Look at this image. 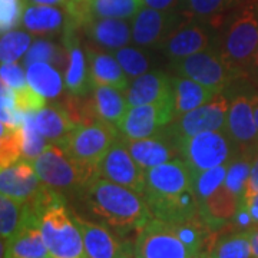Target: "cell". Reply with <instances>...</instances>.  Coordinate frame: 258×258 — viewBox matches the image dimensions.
<instances>
[{
    "mask_svg": "<svg viewBox=\"0 0 258 258\" xmlns=\"http://www.w3.org/2000/svg\"><path fill=\"white\" fill-rule=\"evenodd\" d=\"M145 201L152 217L185 222L198 215L194 172L182 158L145 169Z\"/></svg>",
    "mask_w": 258,
    "mask_h": 258,
    "instance_id": "obj_1",
    "label": "cell"
},
{
    "mask_svg": "<svg viewBox=\"0 0 258 258\" xmlns=\"http://www.w3.org/2000/svg\"><path fill=\"white\" fill-rule=\"evenodd\" d=\"M78 197L99 224L119 234L141 230L152 218L142 194L101 176L91 181Z\"/></svg>",
    "mask_w": 258,
    "mask_h": 258,
    "instance_id": "obj_2",
    "label": "cell"
},
{
    "mask_svg": "<svg viewBox=\"0 0 258 258\" xmlns=\"http://www.w3.org/2000/svg\"><path fill=\"white\" fill-rule=\"evenodd\" d=\"M210 228L197 217L185 222H168L152 217L138 230V258L204 257V241Z\"/></svg>",
    "mask_w": 258,
    "mask_h": 258,
    "instance_id": "obj_3",
    "label": "cell"
},
{
    "mask_svg": "<svg viewBox=\"0 0 258 258\" xmlns=\"http://www.w3.org/2000/svg\"><path fill=\"white\" fill-rule=\"evenodd\" d=\"M39 217V227L49 254L56 258H88L74 212L66 207L63 194L43 184L30 200Z\"/></svg>",
    "mask_w": 258,
    "mask_h": 258,
    "instance_id": "obj_4",
    "label": "cell"
},
{
    "mask_svg": "<svg viewBox=\"0 0 258 258\" xmlns=\"http://www.w3.org/2000/svg\"><path fill=\"white\" fill-rule=\"evenodd\" d=\"M218 52L231 69L247 76L258 49V0H241L224 20Z\"/></svg>",
    "mask_w": 258,
    "mask_h": 258,
    "instance_id": "obj_5",
    "label": "cell"
},
{
    "mask_svg": "<svg viewBox=\"0 0 258 258\" xmlns=\"http://www.w3.org/2000/svg\"><path fill=\"white\" fill-rule=\"evenodd\" d=\"M40 181L59 192L81 194L98 176V171L79 164L57 144H47L43 152L32 161Z\"/></svg>",
    "mask_w": 258,
    "mask_h": 258,
    "instance_id": "obj_6",
    "label": "cell"
},
{
    "mask_svg": "<svg viewBox=\"0 0 258 258\" xmlns=\"http://www.w3.org/2000/svg\"><path fill=\"white\" fill-rule=\"evenodd\" d=\"M119 137V131L115 125L95 119L78 123L56 144L79 164L98 171V165Z\"/></svg>",
    "mask_w": 258,
    "mask_h": 258,
    "instance_id": "obj_7",
    "label": "cell"
},
{
    "mask_svg": "<svg viewBox=\"0 0 258 258\" xmlns=\"http://www.w3.org/2000/svg\"><path fill=\"white\" fill-rule=\"evenodd\" d=\"M181 158L194 174L230 164L238 155L237 148L225 129L207 131L176 142Z\"/></svg>",
    "mask_w": 258,
    "mask_h": 258,
    "instance_id": "obj_8",
    "label": "cell"
},
{
    "mask_svg": "<svg viewBox=\"0 0 258 258\" xmlns=\"http://www.w3.org/2000/svg\"><path fill=\"white\" fill-rule=\"evenodd\" d=\"M172 69L176 75L189 78L218 93L224 92L234 81L241 78L222 59L220 52L212 49L172 62Z\"/></svg>",
    "mask_w": 258,
    "mask_h": 258,
    "instance_id": "obj_9",
    "label": "cell"
},
{
    "mask_svg": "<svg viewBox=\"0 0 258 258\" xmlns=\"http://www.w3.org/2000/svg\"><path fill=\"white\" fill-rule=\"evenodd\" d=\"M231 99L225 92L217 93L211 101L178 116L168 126L166 132L175 142L207 131H222L227 128Z\"/></svg>",
    "mask_w": 258,
    "mask_h": 258,
    "instance_id": "obj_10",
    "label": "cell"
},
{
    "mask_svg": "<svg viewBox=\"0 0 258 258\" xmlns=\"http://www.w3.org/2000/svg\"><path fill=\"white\" fill-rule=\"evenodd\" d=\"M258 92L241 91L231 98L225 131L232 139L238 155L258 154V129L254 116V105Z\"/></svg>",
    "mask_w": 258,
    "mask_h": 258,
    "instance_id": "obj_11",
    "label": "cell"
},
{
    "mask_svg": "<svg viewBox=\"0 0 258 258\" xmlns=\"http://www.w3.org/2000/svg\"><path fill=\"white\" fill-rule=\"evenodd\" d=\"M185 19L178 9L157 10L144 6L131 19L132 43L139 47L161 46Z\"/></svg>",
    "mask_w": 258,
    "mask_h": 258,
    "instance_id": "obj_12",
    "label": "cell"
},
{
    "mask_svg": "<svg viewBox=\"0 0 258 258\" xmlns=\"http://www.w3.org/2000/svg\"><path fill=\"white\" fill-rule=\"evenodd\" d=\"M215 37L210 20L186 18L161 45L164 55L175 62L186 56L211 49Z\"/></svg>",
    "mask_w": 258,
    "mask_h": 258,
    "instance_id": "obj_13",
    "label": "cell"
},
{
    "mask_svg": "<svg viewBox=\"0 0 258 258\" xmlns=\"http://www.w3.org/2000/svg\"><path fill=\"white\" fill-rule=\"evenodd\" d=\"M175 119L174 102L129 106L118 123L120 137L128 139L148 138L158 134Z\"/></svg>",
    "mask_w": 258,
    "mask_h": 258,
    "instance_id": "obj_14",
    "label": "cell"
},
{
    "mask_svg": "<svg viewBox=\"0 0 258 258\" xmlns=\"http://www.w3.org/2000/svg\"><path fill=\"white\" fill-rule=\"evenodd\" d=\"M98 176L126 186L142 195L145 192V171L131 155L120 137L109 148L98 165Z\"/></svg>",
    "mask_w": 258,
    "mask_h": 258,
    "instance_id": "obj_15",
    "label": "cell"
},
{
    "mask_svg": "<svg viewBox=\"0 0 258 258\" xmlns=\"http://www.w3.org/2000/svg\"><path fill=\"white\" fill-rule=\"evenodd\" d=\"M120 138L128 148L131 155L144 171L148 168L161 165L168 161L181 158L178 144L175 142V139L166 132L165 128L148 138L128 139L123 137Z\"/></svg>",
    "mask_w": 258,
    "mask_h": 258,
    "instance_id": "obj_16",
    "label": "cell"
},
{
    "mask_svg": "<svg viewBox=\"0 0 258 258\" xmlns=\"http://www.w3.org/2000/svg\"><path fill=\"white\" fill-rule=\"evenodd\" d=\"M50 255L42 231L39 217L32 204V212L26 222L9 241L2 240V258H43Z\"/></svg>",
    "mask_w": 258,
    "mask_h": 258,
    "instance_id": "obj_17",
    "label": "cell"
},
{
    "mask_svg": "<svg viewBox=\"0 0 258 258\" xmlns=\"http://www.w3.org/2000/svg\"><path fill=\"white\" fill-rule=\"evenodd\" d=\"M43 182L35 171V166L26 159L2 166L0 194L19 201H30L42 189Z\"/></svg>",
    "mask_w": 258,
    "mask_h": 258,
    "instance_id": "obj_18",
    "label": "cell"
},
{
    "mask_svg": "<svg viewBox=\"0 0 258 258\" xmlns=\"http://www.w3.org/2000/svg\"><path fill=\"white\" fill-rule=\"evenodd\" d=\"M125 96L129 106L174 102L172 78L161 71H149L135 79H131Z\"/></svg>",
    "mask_w": 258,
    "mask_h": 258,
    "instance_id": "obj_19",
    "label": "cell"
},
{
    "mask_svg": "<svg viewBox=\"0 0 258 258\" xmlns=\"http://www.w3.org/2000/svg\"><path fill=\"white\" fill-rule=\"evenodd\" d=\"M72 29L66 32V47H68V60L64 69V89L72 96H86L93 91V82L91 78V69L88 63L86 50H83L78 40L75 39Z\"/></svg>",
    "mask_w": 258,
    "mask_h": 258,
    "instance_id": "obj_20",
    "label": "cell"
},
{
    "mask_svg": "<svg viewBox=\"0 0 258 258\" xmlns=\"http://www.w3.org/2000/svg\"><path fill=\"white\" fill-rule=\"evenodd\" d=\"M75 221L82 234L83 247L88 258H115L119 254L123 245L112 234V231L99 222H92L76 215Z\"/></svg>",
    "mask_w": 258,
    "mask_h": 258,
    "instance_id": "obj_21",
    "label": "cell"
},
{
    "mask_svg": "<svg viewBox=\"0 0 258 258\" xmlns=\"http://www.w3.org/2000/svg\"><path fill=\"white\" fill-rule=\"evenodd\" d=\"M83 29L96 46L108 49L109 52L128 46L132 42L131 23L126 19L93 18L83 25Z\"/></svg>",
    "mask_w": 258,
    "mask_h": 258,
    "instance_id": "obj_22",
    "label": "cell"
},
{
    "mask_svg": "<svg viewBox=\"0 0 258 258\" xmlns=\"http://www.w3.org/2000/svg\"><path fill=\"white\" fill-rule=\"evenodd\" d=\"M240 208V200L230 189L221 185L217 191L198 203V215L210 230H220L234 221Z\"/></svg>",
    "mask_w": 258,
    "mask_h": 258,
    "instance_id": "obj_23",
    "label": "cell"
},
{
    "mask_svg": "<svg viewBox=\"0 0 258 258\" xmlns=\"http://www.w3.org/2000/svg\"><path fill=\"white\" fill-rule=\"evenodd\" d=\"M86 56L93 86H112L122 92L128 89L131 79L123 72L122 66L111 52L106 53L93 49H86Z\"/></svg>",
    "mask_w": 258,
    "mask_h": 258,
    "instance_id": "obj_24",
    "label": "cell"
},
{
    "mask_svg": "<svg viewBox=\"0 0 258 258\" xmlns=\"http://www.w3.org/2000/svg\"><path fill=\"white\" fill-rule=\"evenodd\" d=\"M66 19V10L60 9V6L26 5L20 25L30 35L46 36L53 35L63 28Z\"/></svg>",
    "mask_w": 258,
    "mask_h": 258,
    "instance_id": "obj_25",
    "label": "cell"
},
{
    "mask_svg": "<svg viewBox=\"0 0 258 258\" xmlns=\"http://www.w3.org/2000/svg\"><path fill=\"white\" fill-rule=\"evenodd\" d=\"M218 92L207 88L205 85L195 82L185 76H172V101L175 118L182 116L208 101H211ZM221 93V92H220Z\"/></svg>",
    "mask_w": 258,
    "mask_h": 258,
    "instance_id": "obj_26",
    "label": "cell"
},
{
    "mask_svg": "<svg viewBox=\"0 0 258 258\" xmlns=\"http://www.w3.org/2000/svg\"><path fill=\"white\" fill-rule=\"evenodd\" d=\"M33 118L36 128L49 144L59 142L78 125L66 106L57 103L46 105L40 111L33 113Z\"/></svg>",
    "mask_w": 258,
    "mask_h": 258,
    "instance_id": "obj_27",
    "label": "cell"
},
{
    "mask_svg": "<svg viewBox=\"0 0 258 258\" xmlns=\"http://www.w3.org/2000/svg\"><path fill=\"white\" fill-rule=\"evenodd\" d=\"M91 105L96 119L109 122L115 126H118L129 108L125 92L112 86H95Z\"/></svg>",
    "mask_w": 258,
    "mask_h": 258,
    "instance_id": "obj_28",
    "label": "cell"
},
{
    "mask_svg": "<svg viewBox=\"0 0 258 258\" xmlns=\"http://www.w3.org/2000/svg\"><path fill=\"white\" fill-rule=\"evenodd\" d=\"M28 83L46 99L57 98L64 89V79L50 62H33L26 66Z\"/></svg>",
    "mask_w": 258,
    "mask_h": 258,
    "instance_id": "obj_29",
    "label": "cell"
},
{
    "mask_svg": "<svg viewBox=\"0 0 258 258\" xmlns=\"http://www.w3.org/2000/svg\"><path fill=\"white\" fill-rule=\"evenodd\" d=\"M32 212L30 201H19L0 194V235L2 240L9 241L26 222Z\"/></svg>",
    "mask_w": 258,
    "mask_h": 258,
    "instance_id": "obj_30",
    "label": "cell"
},
{
    "mask_svg": "<svg viewBox=\"0 0 258 258\" xmlns=\"http://www.w3.org/2000/svg\"><path fill=\"white\" fill-rule=\"evenodd\" d=\"M241 0H181L178 10L189 19L214 20L230 13Z\"/></svg>",
    "mask_w": 258,
    "mask_h": 258,
    "instance_id": "obj_31",
    "label": "cell"
},
{
    "mask_svg": "<svg viewBox=\"0 0 258 258\" xmlns=\"http://www.w3.org/2000/svg\"><path fill=\"white\" fill-rule=\"evenodd\" d=\"M204 258H252L249 228L221 238Z\"/></svg>",
    "mask_w": 258,
    "mask_h": 258,
    "instance_id": "obj_32",
    "label": "cell"
},
{
    "mask_svg": "<svg viewBox=\"0 0 258 258\" xmlns=\"http://www.w3.org/2000/svg\"><path fill=\"white\" fill-rule=\"evenodd\" d=\"M32 46V35L25 29H12L2 33L0 57L2 64L18 63Z\"/></svg>",
    "mask_w": 258,
    "mask_h": 258,
    "instance_id": "obj_33",
    "label": "cell"
},
{
    "mask_svg": "<svg viewBox=\"0 0 258 258\" xmlns=\"http://www.w3.org/2000/svg\"><path fill=\"white\" fill-rule=\"evenodd\" d=\"M144 8V0H89L92 18L131 20Z\"/></svg>",
    "mask_w": 258,
    "mask_h": 258,
    "instance_id": "obj_34",
    "label": "cell"
},
{
    "mask_svg": "<svg viewBox=\"0 0 258 258\" xmlns=\"http://www.w3.org/2000/svg\"><path fill=\"white\" fill-rule=\"evenodd\" d=\"M2 96L8 98L10 103L16 108V111L23 115L36 113L46 106V98L35 91L29 83L15 89L2 85Z\"/></svg>",
    "mask_w": 258,
    "mask_h": 258,
    "instance_id": "obj_35",
    "label": "cell"
},
{
    "mask_svg": "<svg viewBox=\"0 0 258 258\" xmlns=\"http://www.w3.org/2000/svg\"><path fill=\"white\" fill-rule=\"evenodd\" d=\"M112 55L116 57V60L122 66L123 72L128 75L129 79H135L141 75L149 72L151 59L147 50L141 49L137 45L134 46H123L116 50H112Z\"/></svg>",
    "mask_w": 258,
    "mask_h": 258,
    "instance_id": "obj_36",
    "label": "cell"
},
{
    "mask_svg": "<svg viewBox=\"0 0 258 258\" xmlns=\"http://www.w3.org/2000/svg\"><path fill=\"white\" fill-rule=\"evenodd\" d=\"M47 144L46 138L36 128L33 113L26 115L22 125V159H26L29 162L35 161L43 152Z\"/></svg>",
    "mask_w": 258,
    "mask_h": 258,
    "instance_id": "obj_37",
    "label": "cell"
},
{
    "mask_svg": "<svg viewBox=\"0 0 258 258\" xmlns=\"http://www.w3.org/2000/svg\"><path fill=\"white\" fill-rule=\"evenodd\" d=\"M257 157V155H255ZM252 155H237L228 165L227 169V176L224 185L234 194L241 201L242 194L245 189V184L249 175V169L252 165L254 158Z\"/></svg>",
    "mask_w": 258,
    "mask_h": 258,
    "instance_id": "obj_38",
    "label": "cell"
},
{
    "mask_svg": "<svg viewBox=\"0 0 258 258\" xmlns=\"http://www.w3.org/2000/svg\"><path fill=\"white\" fill-rule=\"evenodd\" d=\"M228 165L230 164L194 174V188H195L198 203H201L207 197H210L214 191H217L221 185H224Z\"/></svg>",
    "mask_w": 258,
    "mask_h": 258,
    "instance_id": "obj_39",
    "label": "cell"
},
{
    "mask_svg": "<svg viewBox=\"0 0 258 258\" xmlns=\"http://www.w3.org/2000/svg\"><path fill=\"white\" fill-rule=\"evenodd\" d=\"M23 125V123H22ZM0 162L8 166L22 159V126L13 129L2 128Z\"/></svg>",
    "mask_w": 258,
    "mask_h": 258,
    "instance_id": "obj_40",
    "label": "cell"
},
{
    "mask_svg": "<svg viewBox=\"0 0 258 258\" xmlns=\"http://www.w3.org/2000/svg\"><path fill=\"white\" fill-rule=\"evenodd\" d=\"M55 52V46L49 40L40 39V40L33 42L26 56H25V68L29 63H33V62H50L52 63L56 57Z\"/></svg>",
    "mask_w": 258,
    "mask_h": 258,
    "instance_id": "obj_41",
    "label": "cell"
},
{
    "mask_svg": "<svg viewBox=\"0 0 258 258\" xmlns=\"http://www.w3.org/2000/svg\"><path fill=\"white\" fill-rule=\"evenodd\" d=\"M2 85L8 88H20L28 83L26 69L19 63L2 64Z\"/></svg>",
    "mask_w": 258,
    "mask_h": 258,
    "instance_id": "obj_42",
    "label": "cell"
},
{
    "mask_svg": "<svg viewBox=\"0 0 258 258\" xmlns=\"http://www.w3.org/2000/svg\"><path fill=\"white\" fill-rule=\"evenodd\" d=\"M257 192H258V154H257V157L254 158L252 165H251V169H249L248 179H247L245 189H244L242 198H241V201H240V208H238V212L244 211V210L248 207L249 203L252 201V198L255 197V194Z\"/></svg>",
    "mask_w": 258,
    "mask_h": 258,
    "instance_id": "obj_43",
    "label": "cell"
},
{
    "mask_svg": "<svg viewBox=\"0 0 258 258\" xmlns=\"http://www.w3.org/2000/svg\"><path fill=\"white\" fill-rule=\"evenodd\" d=\"M234 221H237L242 227H248V225L258 227V192L244 211L237 212Z\"/></svg>",
    "mask_w": 258,
    "mask_h": 258,
    "instance_id": "obj_44",
    "label": "cell"
},
{
    "mask_svg": "<svg viewBox=\"0 0 258 258\" xmlns=\"http://www.w3.org/2000/svg\"><path fill=\"white\" fill-rule=\"evenodd\" d=\"M181 0H144V6L157 10L178 9Z\"/></svg>",
    "mask_w": 258,
    "mask_h": 258,
    "instance_id": "obj_45",
    "label": "cell"
},
{
    "mask_svg": "<svg viewBox=\"0 0 258 258\" xmlns=\"http://www.w3.org/2000/svg\"><path fill=\"white\" fill-rule=\"evenodd\" d=\"M247 76H249V78H251V81L258 86V49L255 50V53H254L252 59H251V62H249L248 71H247Z\"/></svg>",
    "mask_w": 258,
    "mask_h": 258,
    "instance_id": "obj_46",
    "label": "cell"
},
{
    "mask_svg": "<svg viewBox=\"0 0 258 258\" xmlns=\"http://www.w3.org/2000/svg\"><path fill=\"white\" fill-rule=\"evenodd\" d=\"M26 5H42V6H64L68 0H25Z\"/></svg>",
    "mask_w": 258,
    "mask_h": 258,
    "instance_id": "obj_47",
    "label": "cell"
},
{
    "mask_svg": "<svg viewBox=\"0 0 258 258\" xmlns=\"http://www.w3.org/2000/svg\"><path fill=\"white\" fill-rule=\"evenodd\" d=\"M249 238H251L252 258H258V227L249 228Z\"/></svg>",
    "mask_w": 258,
    "mask_h": 258,
    "instance_id": "obj_48",
    "label": "cell"
},
{
    "mask_svg": "<svg viewBox=\"0 0 258 258\" xmlns=\"http://www.w3.org/2000/svg\"><path fill=\"white\" fill-rule=\"evenodd\" d=\"M115 258H138V255H137V249L132 248L129 244H125L122 251Z\"/></svg>",
    "mask_w": 258,
    "mask_h": 258,
    "instance_id": "obj_49",
    "label": "cell"
},
{
    "mask_svg": "<svg viewBox=\"0 0 258 258\" xmlns=\"http://www.w3.org/2000/svg\"><path fill=\"white\" fill-rule=\"evenodd\" d=\"M13 3H25V0H0V5H13Z\"/></svg>",
    "mask_w": 258,
    "mask_h": 258,
    "instance_id": "obj_50",
    "label": "cell"
},
{
    "mask_svg": "<svg viewBox=\"0 0 258 258\" xmlns=\"http://www.w3.org/2000/svg\"><path fill=\"white\" fill-rule=\"evenodd\" d=\"M254 116H255V123H257V129H258V96H257V101H255V105H254Z\"/></svg>",
    "mask_w": 258,
    "mask_h": 258,
    "instance_id": "obj_51",
    "label": "cell"
},
{
    "mask_svg": "<svg viewBox=\"0 0 258 258\" xmlns=\"http://www.w3.org/2000/svg\"><path fill=\"white\" fill-rule=\"evenodd\" d=\"M43 258H56V257H53V255H47V257H43Z\"/></svg>",
    "mask_w": 258,
    "mask_h": 258,
    "instance_id": "obj_52",
    "label": "cell"
},
{
    "mask_svg": "<svg viewBox=\"0 0 258 258\" xmlns=\"http://www.w3.org/2000/svg\"><path fill=\"white\" fill-rule=\"evenodd\" d=\"M197 258H204V257H197Z\"/></svg>",
    "mask_w": 258,
    "mask_h": 258,
    "instance_id": "obj_53",
    "label": "cell"
}]
</instances>
